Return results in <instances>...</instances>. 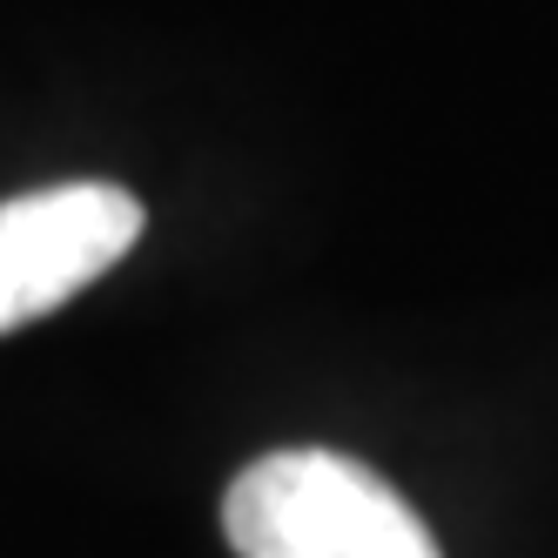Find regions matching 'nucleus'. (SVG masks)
I'll return each mask as SVG.
<instances>
[{
	"label": "nucleus",
	"instance_id": "obj_1",
	"mask_svg": "<svg viewBox=\"0 0 558 558\" xmlns=\"http://www.w3.org/2000/svg\"><path fill=\"white\" fill-rule=\"evenodd\" d=\"M235 558H437L430 525L343 451H269L222 498Z\"/></svg>",
	"mask_w": 558,
	"mask_h": 558
},
{
	"label": "nucleus",
	"instance_id": "obj_2",
	"mask_svg": "<svg viewBox=\"0 0 558 558\" xmlns=\"http://www.w3.org/2000/svg\"><path fill=\"white\" fill-rule=\"evenodd\" d=\"M135 235L142 203L114 182H61L0 203V337L108 276Z\"/></svg>",
	"mask_w": 558,
	"mask_h": 558
}]
</instances>
